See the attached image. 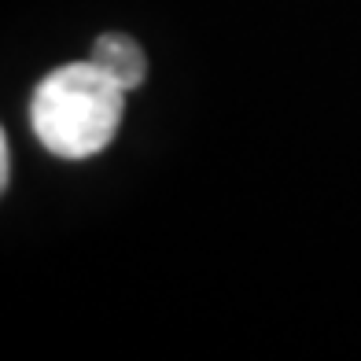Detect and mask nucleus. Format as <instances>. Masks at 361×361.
<instances>
[{
  "label": "nucleus",
  "mask_w": 361,
  "mask_h": 361,
  "mask_svg": "<svg viewBox=\"0 0 361 361\" xmlns=\"http://www.w3.org/2000/svg\"><path fill=\"white\" fill-rule=\"evenodd\" d=\"M126 114V89L92 59L67 63L37 81L30 126L59 159H92L114 140Z\"/></svg>",
  "instance_id": "1"
},
{
  "label": "nucleus",
  "mask_w": 361,
  "mask_h": 361,
  "mask_svg": "<svg viewBox=\"0 0 361 361\" xmlns=\"http://www.w3.org/2000/svg\"><path fill=\"white\" fill-rule=\"evenodd\" d=\"M8 180H11V152H8V137H4V129H0V195H4Z\"/></svg>",
  "instance_id": "3"
},
{
  "label": "nucleus",
  "mask_w": 361,
  "mask_h": 361,
  "mask_svg": "<svg viewBox=\"0 0 361 361\" xmlns=\"http://www.w3.org/2000/svg\"><path fill=\"white\" fill-rule=\"evenodd\" d=\"M92 63H96V67H104L126 92L140 89L144 78H147L144 48L129 37V34H104V37H96V44H92Z\"/></svg>",
  "instance_id": "2"
}]
</instances>
